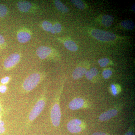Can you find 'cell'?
I'll return each instance as SVG.
<instances>
[{"mask_svg": "<svg viewBox=\"0 0 135 135\" xmlns=\"http://www.w3.org/2000/svg\"><path fill=\"white\" fill-rule=\"evenodd\" d=\"M5 131V128L4 127L0 126V134L4 133Z\"/></svg>", "mask_w": 135, "mask_h": 135, "instance_id": "cell-29", "label": "cell"}, {"mask_svg": "<svg viewBox=\"0 0 135 135\" xmlns=\"http://www.w3.org/2000/svg\"><path fill=\"white\" fill-rule=\"evenodd\" d=\"M113 17L111 15H104L102 17V24L107 27L110 26L113 23Z\"/></svg>", "mask_w": 135, "mask_h": 135, "instance_id": "cell-13", "label": "cell"}, {"mask_svg": "<svg viewBox=\"0 0 135 135\" xmlns=\"http://www.w3.org/2000/svg\"><path fill=\"white\" fill-rule=\"evenodd\" d=\"M51 49L47 46H42L39 47L36 50L37 55L41 59L47 58L51 52Z\"/></svg>", "mask_w": 135, "mask_h": 135, "instance_id": "cell-7", "label": "cell"}, {"mask_svg": "<svg viewBox=\"0 0 135 135\" xmlns=\"http://www.w3.org/2000/svg\"><path fill=\"white\" fill-rule=\"evenodd\" d=\"M20 56L17 53L11 54L5 59L3 63L6 69H9L16 65L19 62Z\"/></svg>", "mask_w": 135, "mask_h": 135, "instance_id": "cell-6", "label": "cell"}, {"mask_svg": "<svg viewBox=\"0 0 135 135\" xmlns=\"http://www.w3.org/2000/svg\"><path fill=\"white\" fill-rule=\"evenodd\" d=\"M7 8L5 5L0 4V18L5 16L7 13Z\"/></svg>", "mask_w": 135, "mask_h": 135, "instance_id": "cell-21", "label": "cell"}, {"mask_svg": "<svg viewBox=\"0 0 135 135\" xmlns=\"http://www.w3.org/2000/svg\"><path fill=\"white\" fill-rule=\"evenodd\" d=\"M71 2L78 8L81 9H83L85 8V4L82 1L80 0H71Z\"/></svg>", "mask_w": 135, "mask_h": 135, "instance_id": "cell-18", "label": "cell"}, {"mask_svg": "<svg viewBox=\"0 0 135 135\" xmlns=\"http://www.w3.org/2000/svg\"><path fill=\"white\" fill-rule=\"evenodd\" d=\"M7 88L5 85H2L0 86V92L2 93H4L7 90Z\"/></svg>", "mask_w": 135, "mask_h": 135, "instance_id": "cell-26", "label": "cell"}, {"mask_svg": "<svg viewBox=\"0 0 135 135\" xmlns=\"http://www.w3.org/2000/svg\"><path fill=\"white\" fill-rule=\"evenodd\" d=\"M64 45L68 50L71 51H76L78 49L77 44L72 41H66L64 43Z\"/></svg>", "mask_w": 135, "mask_h": 135, "instance_id": "cell-15", "label": "cell"}, {"mask_svg": "<svg viewBox=\"0 0 135 135\" xmlns=\"http://www.w3.org/2000/svg\"><path fill=\"white\" fill-rule=\"evenodd\" d=\"M87 71L86 69L84 68L81 67H77L73 73L72 76L74 80H78L81 78L85 74Z\"/></svg>", "mask_w": 135, "mask_h": 135, "instance_id": "cell-10", "label": "cell"}, {"mask_svg": "<svg viewBox=\"0 0 135 135\" xmlns=\"http://www.w3.org/2000/svg\"><path fill=\"white\" fill-rule=\"evenodd\" d=\"M110 60L108 58H103L101 59L98 60V62L101 67L106 66L109 64Z\"/></svg>", "mask_w": 135, "mask_h": 135, "instance_id": "cell-22", "label": "cell"}, {"mask_svg": "<svg viewBox=\"0 0 135 135\" xmlns=\"http://www.w3.org/2000/svg\"><path fill=\"white\" fill-rule=\"evenodd\" d=\"M91 35L95 38L101 41H111L114 40L116 36L110 32L95 29L91 32Z\"/></svg>", "mask_w": 135, "mask_h": 135, "instance_id": "cell-4", "label": "cell"}, {"mask_svg": "<svg viewBox=\"0 0 135 135\" xmlns=\"http://www.w3.org/2000/svg\"><path fill=\"white\" fill-rule=\"evenodd\" d=\"M17 40L20 43H25L29 41L31 38V35L25 32H21L18 34Z\"/></svg>", "mask_w": 135, "mask_h": 135, "instance_id": "cell-12", "label": "cell"}, {"mask_svg": "<svg viewBox=\"0 0 135 135\" xmlns=\"http://www.w3.org/2000/svg\"><path fill=\"white\" fill-rule=\"evenodd\" d=\"M124 135H134V134L131 131H129Z\"/></svg>", "mask_w": 135, "mask_h": 135, "instance_id": "cell-30", "label": "cell"}, {"mask_svg": "<svg viewBox=\"0 0 135 135\" xmlns=\"http://www.w3.org/2000/svg\"><path fill=\"white\" fill-rule=\"evenodd\" d=\"M84 101L81 98H75L70 102L69 108L71 110H77L82 108L84 106Z\"/></svg>", "mask_w": 135, "mask_h": 135, "instance_id": "cell-8", "label": "cell"}, {"mask_svg": "<svg viewBox=\"0 0 135 135\" xmlns=\"http://www.w3.org/2000/svg\"><path fill=\"white\" fill-rule=\"evenodd\" d=\"M111 89L112 90V93L113 95H116L118 94V92L117 89V88L115 85L112 84L111 86Z\"/></svg>", "mask_w": 135, "mask_h": 135, "instance_id": "cell-24", "label": "cell"}, {"mask_svg": "<svg viewBox=\"0 0 135 135\" xmlns=\"http://www.w3.org/2000/svg\"><path fill=\"white\" fill-rule=\"evenodd\" d=\"M9 78L8 77H6L4 78H3L1 80V82L3 84H6L8 82Z\"/></svg>", "mask_w": 135, "mask_h": 135, "instance_id": "cell-25", "label": "cell"}, {"mask_svg": "<svg viewBox=\"0 0 135 135\" xmlns=\"http://www.w3.org/2000/svg\"><path fill=\"white\" fill-rule=\"evenodd\" d=\"M62 31V26L59 23H56L53 26L50 32L51 33L55 34L60 32Z\"/></svg>", "mask_w": 135, "mask_h": 135, "instance_id": "cell-19", "label": "cell"}, {"mask_svg": "<svg viewBox=\"0 0 135 135\" xmlns=\"http://www.w3.org/2000/svg\"><path fill=\"white\" fill-rule=\"evenodd\" d=\"M67 128L70 133H78L85 129L86 125L79 119H73L68 123Z\"/></svg>", "mask_w": 135, "mask_h": 135, "instance_id": "cell-5", "label": "cell"}, {"mask_svg": "<svg viewBox=\"0 0 135 135\" xmlns=\"http://www.w3.org/2000/svg\"><path fill=\"white\" fill-rule=\"evenodd\" d=\"M112 74V71L109 69H106L103 72V76L104 79H108L111 77Z\"/></svg>", "mask_w": 135, "mask_h": 135, "instance_id": "cell-23", "label": "cell"}, {"mask_svg": "<svg viewBox=\"0 0 135 135\" xmlns=\"http://www.w3.org/2000/svg\"><path fill=\"white\" fill-rule=\"evenodd\" d=\"M59 99V95H58L54 102V103L51 111V119L52 124L55 127H58L59 126L61 118Z\"/></svg>", "mask_w": 135, "mask_h": 135, "instance_id": "cell-3", "label": "cell"}, {"mask_svg": "<svg viewBox=\"0 0 135 135\" xmlns=\"http://www.w3.org/2000/svg\"><path fill=\"white\" fill-rule=\"evenodd\" d=\"M46 91L43 92L40 98L38 99L33 109H32L31 112L29 114V120L27 122L26 125L28 127L36 118L42 112L45 105H46Z\"/></svg>", "mask_w": 135, "mask_h": 135, "instance_id": "cell-1", "label": "cell"}, {"mask_svg": "<svg viewBox=\"0 0 135 135\" xmlns=\"http://www.w3.org/2000/svg\"><path fill=\"white\" fill-rule=\"evenodd\" d=\"M118 112L116 109H112L105 112L99 116V120L101 121H105L110 119L117 115Z\"/></svg>", "mask_w": 135, "mask_h": 135, "instance_id": "cell-9", "label": "cell"}, {"mask_svg": "<svg viewBox=\"0 0 135 135\" xmlns=\"http://www.w3.org/2000/svg\"><path fill=\"white\" fill-rule=\"evenodd\" d=\"M132 9L133 10V11H134V12H135V5L134 4V5H133V6L132 7Z\"/></svg>", "mask_w": 135, "mask_h": 135, "instance_id": "cell-32", "label": "cell"}, {"mask_svg": "<svg viewBox=\"0 0 135 135\" xmlns=\"http://www.w3.org/2000/svg\"><path fill=\"white\" fill-rule=\"evenodd\" d=\"M42 26L43 29L45 31L47 32H50L53 26L50 22L48 21H45L42 23Z\"/></svg>", "mask_w": 135, "mask_h": 135, "instance_id": "cell-20", "label": "cell"}, {"mask_svg": "<svg viewBox=\"0 0 135 135\" xmlns=\"http://www.w3.org/2000/svg\"><path fill=\"white\" fill-rule=\"evenodd\" d=\"M17 7L20 11L26 12L29 11L32 7L31 3L26 1H20L17 3Z\"/></svg>", "mask_w": 135, "mask_h": 135, "instance_id": "cell-11", "label": "cell"}, {"mask_svg": "<svg viewBox=\"0 0 135 135\" xmlns=\"http://www.w3.org/2000/svg\"><path fill=\"white\" fill-rule=\"evenodd\" d=\"M5 40L4 37L1 35L0 34V45H3L5 43Z\"/></svg>", "mask_w": 135, "mask_h": 135, "instance_id": "cell-27", "label": "cell"}, {"mask_svg": "<svg viewBox=\"0 0 135 135\" xmlns=\"http://www.w3.org/2000/svg\"><path fill=\"white\" fill-rule=\"evenodd\" d=\"M1 112V105H0V113Z\"/></svg>", "mask_w": 135, "mask_h": 135, "instance_id": "cell-33", "label": "cell"}, {"mask_svg": "<svg viewBox=\"0 0 135 135\" xmlns=\"http://www.w3.org/2000/svg\"><path fill=\"white\" fill-rule=\"evenodd\" d=\"M98 70L95 68H93L90 70L87 71L85 73V76L87 79L90 80L98 74Z\"/></svg>", "mask_w": 135, "mask_h": 135, "instance_id": "cell-16", "label": "cell"}, {"mask_svg": "<svg viewBox=\"0 0 135 135\" xmlns=\"http://www.w3.org/2000/svg\"><path fill=\"white\" fill-rule=\"evenodd\" d=\"M4 125H5V123H4V122L2 120H0V126L4 127Z\"/></svg>", "mask_w": 135, "mask_h": 135, "instance_id": "cell-31", "label": "cell"}, {"mask_svg": "<svg viewBox=\"0 0 135 135\" xmlns=\"http://www.w3.org/2000/svg\"><path fill=\"white\" fill-rule=\"evenodd\" d=\"M121 25L124 28L128 30H133L135 27L134 23L131 20H126L122 21L121 23Z\"/></svg>", "mask_w": 135, "mask_h": 135, "instance_id": "cell-17", "label": "cell"}, {"mask_svg": "<svg viewBox=\"0 0 135 135\" xmlns=\"http://www.w3.org/2000/svg\"><path fill=\"white\" fill-rule=\"evenodd\" d=\"M56 7L59 11L62 13H67L69 12V9L66 6L61 2L60 1L56 0L54 2Z\"/></svg>", "mask_w": 135, "mask_h": 135, "instance_id": "cell-14", "label": "cell"}, {"mask_svg": "<svg viewBox=\"0 0 135 135\" xmlns=\"http://www.w3.org/2000/svg\"><path fill=\"white\" fill-rule=\"evenodd\" d=\"M92 135H109L107 133L102 132H98L94 133Z\"/></svg>", "mask_w": 135, "mask_h": 135, "instance_id": "cell-28", "label": "cell"}, {"mask_svg": "<svg viewBox=\"0 0 135 135\" xmlns=\"http://www.w3.org/2000/svg\"><path fill=\"white\" fill-rule=\"evenodd\" d=\"M41 79L40 74L37 73L32 74L26 79L23 84L25 93H28L33 89L40 83Z\"/></svg>", "mask_w": 135, "mask_h": 135, "instance_id": "cell-2", "label": "cell"}]
</instances>
